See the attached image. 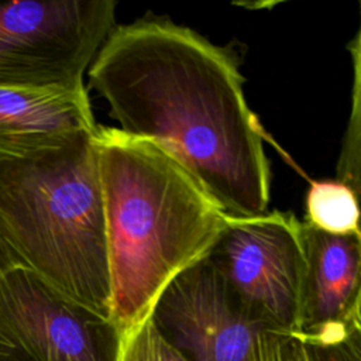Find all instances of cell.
Instances as JSON below:
<instances>
[{
    "mask_svg": "<svg viewBox=\"0 0 361 361\" xmlns=\"http://www.w3.org/2000/svg\"><path fill=\"white\" fill-rule=\"evenodd\" d=\"M123 133L169 151L228 216L267 212L271 168L233 54L171 20L116 25L87 69Z\"/></svg>",
    "mask_w": 361,
    "mask_h": 361,
    "instance_id": "obj_1",
    "label": "cell"
},
{
    "mask_svg": "<svg viewBox=\"0 0 361 361\" xmlns=\"http://www.w3.org/2000/svg\"><path fill=\"white\" fill-rule=\"evenodd\" d=\"M118 338L144 322L164 288L206 257L227 214L162 145L117 127L94 134Z\"/></svg>",
    "mask_w": 361,
    "mask_h": 361,
    "instance_id": "obj_2",
    "label": "cell"
},
{
    "mask_svg": "<svg viewBox=\"0 0 361 361\" xmlns=\"http://www.w3.org/2000/svg\"><path fill=\"white\" fill-rule=\"evenodd\" d=\"M96 131L24 158L0 159V244L61 295L109 319Z\"/></svg>",
    "mask_w": 361,
    "mask_h": 361,
    "instance_id": "obj_3",
    "label": "cell"
},
{
    "mask_svg": "<svg viewBox=\"0 0 361 361\" xmlns=\"http://www.w3.org/2000/svg\"><path fill=\"white\" fill-rule=\"evenodd\" d=\"M114 23L113 0L0 1V87L85 92Z\"/></svg>",
    "mask_w": 361,
    "mask_h": 361,
    "instance_id": "obj_4",
    "label": "cell"
},
{
    "mask_svg": "<svg viewBox=\"0 0 361 361\" xmlns=\"http://www.w3.org/2000/svg\"><path fill=\"white\" fill-rule=\"evenodd\" d=\"M109 319L65 298L0 244V361H116Z\"/></svg>",
    "mask_w": 361,
    "mask_h": 361,
    "instance_id": "obj_5",
    "label": "cell"
},
{
    "mask_svg": "<svg viewBox=\"0 0 361 361\" xmlns=\"http://www.w3.org/2000/svg\"><path fill=\"white\" fill-rule=\"evenodd\" d=\"M207 257L267 329L298 333L305 254L302 221L293 213L227 214Z\"/></svg>",
    "mask_w": 361,
    "mask_h": 361,
    "instance_id": "obj_6",
    "label": "cell"
},
{
    "mask_svg": "<svg viewBox=\"0 0 361 361\" xmlns=\"http://www.w3.org/2000/svg\"><path fill=\"white\" fill-rule=\"evenodd\" d=\"M149 319L188 361H247L267 329L203 257L176 275L157 298Z\"/></svg>",
    "mask_w": 361,
    "mask_h": 361,
    "instance_id": "obj_7",
    "label": "cell"
},
{
    "mask_svg": "<svg viewBox=\"0 0 361 361\" xmlns=\"http://www.w3.org/2000/svg\"><path fill=\"white\" fill-rule=\"evenodd\" d=\"M305 271L296 336L316 340L361 330V235L302 221Z\"/></svg>",
    "mask_w": 361,
    "mask_h": 361,
    "instance_id": "obj_8",
    "label": "cell"
},
{
    "mask_svg": "<svg viewBox=\"0 0 361 361\" xmlns=\"http://www.w3.org/2000/svg\"><path fill=\"white\" fill-rule=\"evenodd\" d=\"M96 130L87 90L0 87V159L24 158Z\"/></svg>",
    "mask_w": 361,
    "mask_h": 361,
    "instance_id": "obj_9",
    "label": "cell"
},
{
    "mask_svg": "<svg viewBox=\"0 0 361 361\" xmlns=\"http://www.w3.org/2000/svg\"><path fill=\"white\" fill-rule=\"evenodd\" d=\"M305 223L329 234L361 235L358 193L338 179L312 180Z\"/></svg>",
    "mask_w": 361,
    "mask_h": 361,
    "instance_id": "obj_10",
    "label": "cell"
},
{
    "mask_svg": "<svg viewBox=\"0 0 361 361\" xmlns=\"http://www.w3.org/2000/svg\"><path fill=\"white\" fill-rule=\"evenodd\" d=\"M116 361H188L155 329L149 316L118 338Z\"/></svg>",
    "mask_w": 361,
    "mask_h": 361,
    "instance_id": "obj_11",
    "label": "cell"
},
{
    "mask_svg": "<svg viewBox=\"0 0 361 361\" xmlns=\"http://www.w3.org/2000/svg\"><path fill=\"white\" fill-rule=\"evenodd\" d=\"M247 361H309V358L299 336L265 330L254 340Z\"/></svg>",
    "mask_w": 361,
    "mask_h": 361,
    "instance_id": "obj_12",
    "label": "cell"
},
{
    "mask_svg": "<svg viewBox=\"0 0 361 361\" xmlns=\"http://www.w3.org/2000/svg\"><path fill=\"white\" fill-rule=\"evenodd\" d=\"M302 340L309 361H361V330L317 340Z\"/></svg>",
    "mask_w": 361,
    "mask_h": 361,
    "instance_id": "obj_13",
    "label": "cell"
}]
</instances>
